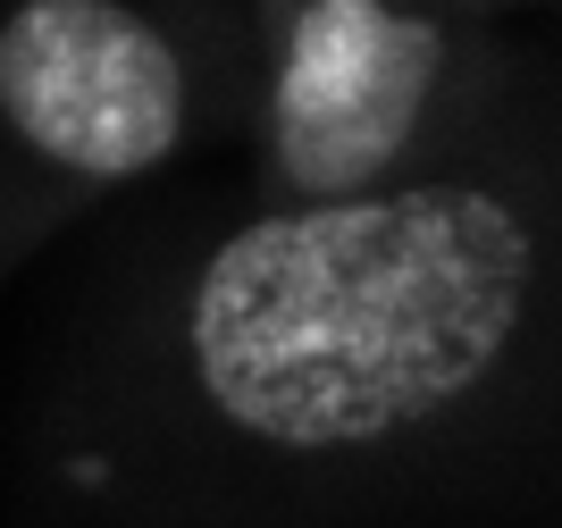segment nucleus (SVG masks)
<instances>
[{
	"label": "nucleus",
	"mask_w": 562,
	"mask_h": 528,
	"mask_svg": "<svg viewBox=\"0 0 562 528\" xmlns=\"http://www.w3.org/2000/svg\"><path fill=\"white\" fill-rule=\"evenodd\" d=\"M470 9H529L538 18V9H562V0H470Z\"/></svg>",
	"instance_id": "obj_4"
},
{
	"label": "nucleus",
	"mask_w": 562,
	"mask_h": 528,
	"mask_svg": "<svg viewBox=\"0 0 562 528\" xmlns=\"http://www.w3.org/2000/svg\"><path fill=\"white\" fill-rule=\"evenodd\" d=\"M235 0H0V285L59 235L235 151Z\"/></svg>",
	"instance_id": "obj_3"
},
{
	"label": "nucleus",
	"mask_w": 562,
	"mask_h": 528,
	"mask_svg": "<svg viewBox=\"0 0 562 528\" xmlns=\"http://www.w3.org/2000/svg\"><path fill=\"white\" fill-rule=\"evenodd\" d=\"M68 528H487L562 486V110L345 202L168 210L34 403Z\"/></svg>",
	"instance_id": "obj_1"
},
{
	"label": "nucleus",
	"mask_w": 562,
	"mask_h": 528,
	"mask_svg": "<svg viewBox=\"0 0 562 528\" xmlns=\"http://www.w3.org/2000/svg\"><path fill=\"white\" fill-rule=\"evenodd\" d=\"M244 193L345 202L462 168L562 110V50L529 9L470 0H235Z\"/></svg>",
	"instance_id": "obj_2"
}]
</instances>
